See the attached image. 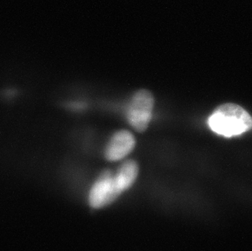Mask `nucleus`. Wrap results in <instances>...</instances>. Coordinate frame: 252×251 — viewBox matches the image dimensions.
<instances>
[{"mask_svg": "<svg viewBox=\"0 0 252 251\" xmlns=\"http://www.w3.org/2000/svg\"><path fill=\"white\" fill-rule=\"evenodd\" d=\"M208 126L217 134L232 137L251 130L252 118L243 107L224 104L212 113L208 119Z\"/></svg>", "mask_w": 252, "mask_h": 251, "instance_id": "f257e3e1", "label": "nucleus"}, {"mask_svg": "<svg viewBox=\"0 0 252 251\" xmlns=\"http://www.w3.org/2000/svg\"><path fill=\"white\" fill-rule=\"evenodd\" d=\"M154 104L155 100L149 91H138L131 98L126 117L129 124L140 132L144 131L150 124Z\"/></svg>", "mask_w": 252, "mask_h": 251, "instance_id": "f03ea898", "label": "nucleus"}, {"mask_svg": "<svg viewBox=\"0 0 252 251\" xmlns=\"http://www.w3.org/2000/svg\"><path fill=\"white\" fill-rule=\"evenodd\" d=\"M122 192L111 172L103 173L93 185L89 195V203L93 208H101L111 203Z\"/></svg>", "mask_w": 252, "mask_h": 251, "instance_id": "7ed1b4c3", "label": "nucleus"}, {"mask_svg": "<svg viewBox=\"0 0 252 251\" xmlns=\"http://www.w3.org/2000/svg\"><path fill=\"white\" fill-rule=\"evenodd\" d=\"M135 145V138L131 133L126 130H120L111 138L105 150V157L111 161L124 158L133 150Z\"/></svg>", "mask_w": 252, "mask_h": 251, "instance_id": "20e7f679", "label": "nucleus"}, {"mask_svg": "<svg viewBox=\"0 0 252 251\" xmlns=\"http://www.w3.org/2000/svg\"><path fill=\"white\" fill-rule=\"evenodd\" d=\"M138 165L133 160L125 161L114 176L117 185L122 192L133 185L138 175Z\"/></svg>", "mask_w": 252, "mask_h": 251, "instance_id": "39448f33", "label": "nucleus"}]
</instances>
